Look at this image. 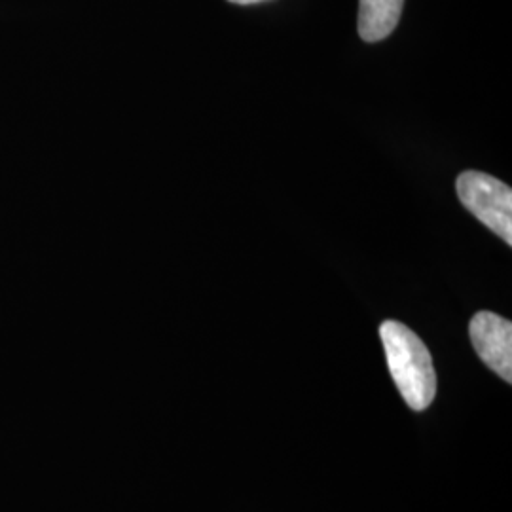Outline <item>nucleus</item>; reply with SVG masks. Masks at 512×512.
Listing matches in <instances>:
<instances>
[{
  "label": "nucleus",
  "mask_w": 512,
  "mask_h": 512,
  "mask_svg": "<svg viewBox=\"0 0 512 512\" xmlns=\"http://www.w3.org/2000/svg\"><path fill=\"white\" fill-rule=\"evenodd\" d=\"M380 338L391 378L406 404L416 412L431 406L437 395V374L420 336L399 321H385Z\"/></svg>",
  "instance_id": "obj_1"
},
{
  "label": "nucleus",
  "mask_w": 512,
  "mask_h": 512,
  "mask_svg": "<svg viewBox=\"0 0 512 512\" xmlns=\"http://www.w3.org/2000/svg\"><path fill=\"white\" fill-rule=\"evenodd\" d=\"M404 0H359V35L365 42L389 37L403 14Z\"/></svg>",
  "instance_id": "obj_4"
},
{
  "label": "nucleus",
  "mask_w": 512,
  "mask_h": 512,
  "mask_svg": "<svg viewBox=\"0 0 512 512\" xmlns=\"http://www.w3.org/2000/svg\"><path fill=\"white\" fill-rule=\"evenodd\" d=\"M456 192L463 207L473 213L507 245H512V190L492 175L465 171L456 181Z\"/></svg>",
  "instance_id": "obj_2"
},
{
  "label": "nucleus",
  "mask_w": 512,
  "mask_h": 512,
  "mask_svg": "<svg viewBox=\"0 0 512 512\" xmlns=\"http://www.w3.org/2000/svg\"><path fill=\"white\" fill-rule=\"evenodd\" d=\"M232 4H241V6H249V4H258V2H266V0H228Z\"/></svg>",
  "instance_id": "obj_5"
},
{
  "label": "nucleus",
  "mask_w": 512,
  "mask_h": 512,
  "mask_svg": "<svg viewBox=\"0 0 512 512\" xmlns=\"http://www.w3.org/2000/svg\"><path fill=\"white\" fill-rule=\"evenodd\" d=\"M469 334L484 365L490 366L507 384L512 382V323L509 319L480 311L471 319Z\"/></svg>",
  "instance_id": "obj_3"
}]
</instances>
